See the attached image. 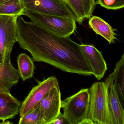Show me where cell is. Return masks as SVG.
Masks as SVG:
<instances>
[{
	"instance_id": "22",
	"label": "cell",
	"mask_w": 124,
	"mask_h": 124,
	"mask_svg": "<svg viewBox=\"0 0 124 124\" xmlns=\"http://www.w3.org/2000/svg\"><path fill=\"white\" fill-rule=\"evenodd\" d=\"M2 59H1V57L0 56V63H2Z\"/></svg>"
},
{
	"instance_id": "13",
	"label": "cell",
	"mask_w": 124,
	"mask_h": 124,
	"mask_svg": "<svg viewBox=\"0 0 124 124\" xmlns=\"http://www.w3.org/2000/svg\"><path fill=\"white\" fill-rule=\"evenodd\" d=\"M19 79L18 71L14 67L11 60L0 63V90L10 91Z\"/></svg>"
},
{
	"instance_id": "12",
	"label": "cell",
	"mask_w": 124,
	"mask_h": 124,
	"mask_svg": "<svg viewBox=\"0 0 124 124\" xmlns=\"http://www.w3.org/2000/svg\"><path fill=\"white\" fill-rule=\"evenodd\" d=\"M76 17V21L82 24L85 19H89L96 6L95 0H65Z\"/></svg>"
},
{
	"instance_id": "18",
	"label": "cell",
	"mask_w": 124,
	"mask_h": 124,
	"mask_svg": "<svg viewBox=\"0 0 124 124\" xmlns=\"http://www.w3.org/2000/svg\"><path fill=\"white\" fill-rule=\"evenodd\" d=\"M19 124H45V122L37 105L24 116L20 117Z\"/></svg>"
},
{
	"instance_id": "14",
	"label": "cell",
	"mask_w": 124,
	"mask_h": 124,
	"mask_svg": "<svg viewBox=\"0 0 124 124\" xmlns=\"http://www.w3.org/2000/svg\"><path fill=\"white\" fill-rule=\"evenodd\" d=\"M88 24L97 34L106 39L109 44L115 43L116 39L115 29L104 20L98 16H93L89 18Z\"/></svg>"
},
{
	"instance_id": "2",
	"label": "cell",
	"mask_w": 124,
	"mask_h": 124,
	"mask_svg": "<svg viewBox=\"0 0 124 124\" xmlns=\"http://www.w3.org/2000/svg\"><path fill=\"white\" fill-rule=\"evenodd\" d=\"M89 90L88 119L93 124H114L109 108L106 84L103 82L94 83Z\"/></svg>"
},
{
	"instance_id": "19",
	"label": "cell",
	"mask_w": 124,
	"mask_h": 124,
	"mask_svg": "<svg viewBox=\"0 0 124 124\" xmlns=\"http://www.w3.org/2000/svg\"><path fill=\"white\" fill-rule=\"evenodd\" d=\"M96 3L108 10H118L124 7V0H96Z\"/></svg>"
},
{
	"instance_id": "11",
	"label": "cell",
	"mask_w": 124,
	"mask_h": 124,
	"mask_svg": "<svg viewBox=\"0 0 124 124\" xmlns=\"http://www.w3.org/2000/svg\"><path fill=\"white\" fill-rule=\"evenodd\" d=\"M21 104L10 91L0 90V120L13 119L19 113Z\"/></svg>"
},
{
	"instance_id": "4",
	"label": "cell",
	"mask_w": 124,
	"mask_h": 124,
	"mask_svg": "<svg viewBox=\"0 0 124 124\" xmlns=\"http://www.w3.org/2000/svg\"><path fill=\"white\" fill-rule=\"evenodd\" d=\"M22 15L47 30L62 37L70 36L76 29V21L72 18L41 14L24 10Z\"/></svg>"
},
{
	"instance_id": "21",
	"label": "cell",
	"mask_w": 124,
	"mask_h": 124,
	"mask_svg": "<svg viewBox=\"0 0 124 124\" xmlns=\"http://www.w3.org/2000/svg\"><path fill=\"white\" fill-rule=\"evenodd\" d=\"M9 0H0V3L3 2H6V1H9Z\"/></svg>"
},
{
	"instance_id": "8",
	"label": "cell",
	"mask_w": 124,
	"mask_h": 124,
	"mask_svg": "<svg viewBox=\"0 0 124 124\" xmlns=\"http://www.w3.org/2000/svg\"><path fill=\"white\" fill-rule=\"evenodd\" d=\"M61 93L59 85L51 89L38 104L45 124H49L61 112Z\"/></svg>"
},
{
	"instance_id": "7",
	"label": "cell",
	"mask_w": 124,
	"mask_h": 124,
	"mask_svg": "<svg viewBox=\"0 0 124 124\" xmlns=\"http://www.w3.org/2000/svg\"><path fill=\"white\" fill-rule=\"evenodd\" d=\"M59 85L56 77L51 76L39 82L32 88L28 96L22 103L19 111L20 117L24 116L37 105L44 96L55 86Z\"/></svg>"
},
{
	"instance_id": "15",
	"label": "cell",
	"mask_w": 124,
	"mask_h": 124,
	"mask_svg": "<svg viewBox=\"0 0 124 124\" xmlns=\"http://www.w3.org/2000/svg\"><path fill=\"white\" fill-rule=\"evenodd\" d=\"M19 77L23 81L33 77L35 69L33 59L26 54L21 53L17 57Z\"/></svg>"
},
{
	"instance_id": "20",
	"label": "cell",
	"mask_w": 124,
	"mask_h": 124,
	"mask_svg": "<svg viewBox=\"0 0 124 124\" xmlns=\"http://www.w3.org/2000/svg\"><path fill=\"white\" fill-rule=\"evenodd\" d=\"M50 124H68L63 114L60 112L58 115L53 121L49 123Z\"/></svg>"
},
{
	"instance_id": "16",
	"label": "cell",
	"mask_w": 124,
	"mask_h": 124,
	"mask_svg": "<svg viewBox=\"0 0 124 124\" xmlns=\"http://www.w3.org/2000/svg\"><path fill=\"white\" fill-rule=\"evenodd\" d=\"M114 85L118 93L121 103L124 106V54L118 61L112 73Z\"/></svg>"
},
{
	"instance_id": "23",
	"label": "cell",
	"mask_w": 124,
	"mask_h": 124,
	"mask_svg": "<svg viewBox=\"0 0 124 124\" xmlns=\"http://www.w3.org/2000/svg\"></svg>"
},
{
	"instance_id": "5",
	"label": "cell",
	"mask_w": 124,
	"mask_h": 124,
	"mask_svg": "<svg viewBox=\"0 0 124 124\" xmlns=\"http://www.w3.org/2000/svg\"><path fill=\"white\" fill-rule=\"evenodd\" d=\"M18 16L0 15V56L2 62L11 60V54L16 42Z\"/></svg>"
},
{
	"instance_id": "10",
	"label": "cell",
	"mask_w": 124,
	"mask_h": 124,
	"mask_svg": "<svg viewBox=\"0 0 124 124\" xmlns=\"http://www.w3.org/2000/svg\"><path fill=\"white\" fill-rule=\"evenodd\" d=\"M104 82L107 85L108 104L114 124H124L123 106L114 86L112 73L105 79Z\"/></svg>"
},
{
	"instance_id": "17",
	"label": "cell",
	"mask_w": 124,
	"mask_h": 124,
	"mask_svg": "<svg viewBox=\"0 0 124 124\" xmlns=\"http://www.w3.org/2000/svg\"><path fill=\"white\" fill-rule=\"evenodd\" d=\"M25 7L21 0H10L0 3V15L22 16Z\"/></svg>"
},
{
	"instance_id": "3",
	"label": "cell",
	"mask_w": 124,
	"mask_h": 124,
	"mask_svg": "<svg viewBox=\"0 0 124 124\" xmlns=\"http://www.w3.org/2000/svg\"><path fill=\"white\" fill-rule=\"evenodd\" d=\"M90 100L89 89L83 88L62 101L63 115L68 124H92L88 119Z\"/></svg>"
},
{
	"instance_id": "9",
	"label": "cell",
	"mask_w": 124,
	"mask_h": 124,
	"mask_svg": "<svg viewBox=\"0 0 124 124\" xmlns=\"http://www.w3.org/2000/svg\"><path fill=\"white\" fill-rule=\"evenodd\" d=\"M81 51L92 70L93 75L98 80L102 79L107 70V64L102 53L93 45H79Z\"/></svg>"
},
{
	"instance_id": "1",
	"label": "cell",
	"mask_w": 124,
	"mask_h": 124,
	"mask_svg": "<svg viewBox=\"0 0 124 124\" xmlns=\"http://www.w3.org/2000/svg\"><path fill=\"white\" fill-rule=\"evenodd\" d=\"M70 36L56 34L22 16L17 20L16 42L31 53L34 61L44 62L62 71L91 76L92 70L79 45Z\"/></svg>"
},
{
	"instance_id": "6",
	"label": "cell",
	"mask_w": 124,
	"mask_h": 124,
	"mask_svg": "<svg viewBox=\"0 0 124 124\" xmlns=\"http://www.w3.org/2000/svg\"><path fill=\"white\" fill-rule=\"evenodd\" d=\"M28 10L41 14L74 19L76 17L65 0H21Z\"/></svg>"
}]
</instances>
